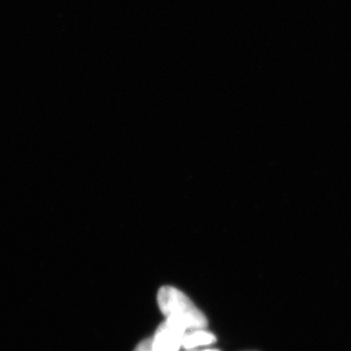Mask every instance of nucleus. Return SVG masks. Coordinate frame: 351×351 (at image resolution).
I'll return each mask as SVG.
<instances>
[{"label":"nucleus","instance_id":"nucleus-1","mask_svg":"<svg viewBox=\"0 0 351 351\" xmlns=\"http://www.w3.org/2000/svg\"><path fill=\"white\" fill-rule=\"evenodd\" d=\"M157 302L161 313L168 319L181 323L189 330L205 329L208 326L206 316L184 293L170 286L159 290Z\"/></svg>","mask_w":351,"mask_h":351},{"label":"nucleus","instance_id":"nucleus-4","mask_svg":"<svg viewBox=\"0 0 351 351\" xmlns=\"http://www.w3.org/2000/svg\"><path fill=\"white\" fill-rule=\"evenodd\" d=\"M134 351H152V339H147L145 341H141L137 346H136Z\"/></svg>","mask_w":351,"mask_h":351},{"label":"nucleus","instance_id":"nucleus-3","mask_svg":"<svg viewBox=\"0 0 351 351\" xmlns=\"http://www.w3.org/2000/svg\"><path fill=\"white\" fill-rule=\"evenodd\" d=\"M216 341V336L212 332L205 331V329L189 330L182 339V346L186 350H193L198 346L212 345Z\"/></svg>","mask_w":351,"mask_h":351},{"label":"nucleus","instance_id":"nucleus-5","mask_svg":"<svg viewBox=\"0 0 351 351\" xmlns=\"http://www.w3.org/2000/svg\"><path fill=\"white\" fill-rule=\"evenodd\" d=\"M201 351H219L218 350H201Z\"/></svg>","mask_w":351,"mask_h":351},{"label":"nucleus","instance_id":"nucleus-2","mask_svg":"<svg viewBox=\"0 0 351 351\" xmlns=\"http://www.w3.org/2000/svg\"><path fill=\"white\" fill-rule=\"evenodd\" d=\"M186 332L188 329L181 323L166 318L152 339V351H179Z\"/></svg>","mask_w":351,"mask_h":351}]
</instances>
